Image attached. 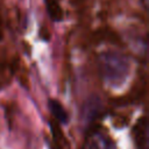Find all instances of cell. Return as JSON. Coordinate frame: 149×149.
I'll return each mask as SVG.
<instances>
[{
	"instance_id": "cell-1",
	"label": "cell",
	"mask_w": 149,
	"mask_h": 149,
	"mask_svg": "<svg viewBox=\"0 0 149 149\" xmlns=\"http://www.w3.org/2000/svg\"><path fill=\"white\" fill-rule=\"evenodd\" d=\"M99 69L105 83L112 87H120L130 72L129 59L118 51H105L99 57Z\"/></svg>"
},
{
	"instance_id": "cell-2",
	"label": "cell",
	"mask_w": 149,
	"mask_h": 149,
	"mask_svg": "<svg viewBox=\"0 0 149 149\" xmlns=\"http://www.w3.org/2000/svg\"><path fill=\"white\" fill-rule=\"evenodd\" d=\"M101 111V101L98 97H91L88 100L85 101L83 108V120L86 123L93 121Z\"/></svg>"
},
{
	"instance_id": "cell-3",
	"label": "cell",
	"mask_w": 149,
	"mask_h": 149,
	"mask_svg": "<svg viewBox=\"0 0 149 149\" xmlns=\"http://www.w3.org/2000/svg\"><path fill=\"white\" fill-rule=\"evenodd\" d=\"M49 108L52 113V115L63 125L68 123L69 121V115H68V112L65 111V108L62 106V104L57 100H49Z\"/></svg>"
},
{
	"instance_id": "cell-4",
	"label": "cell",
	"mask_w": 149,
	"mask_h": 149,
	"mask_svg": "<svg viewBox=\"0 0 149 149\" xmlns=\"http://www.w3.org/2000/svg\"><path fill=\"white\" fill-rule=\"evenodd\" d=\"M47 10L52 20H61L62 19V9L56 0H47Z\"/></svg>"
}]
</instances>
